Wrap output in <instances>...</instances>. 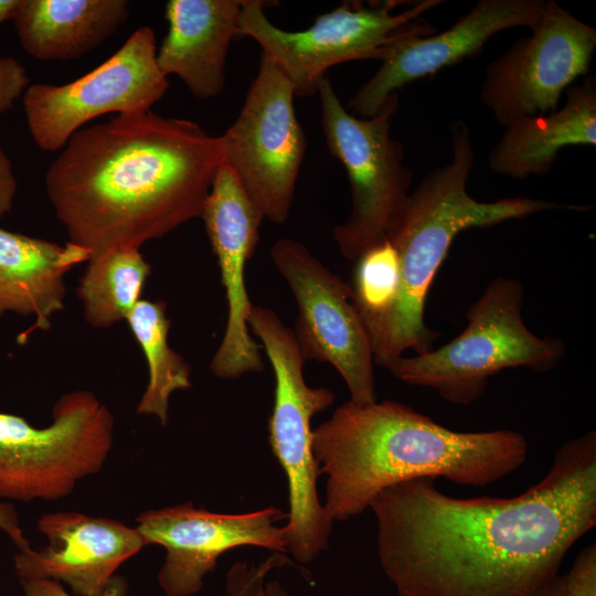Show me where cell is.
Instances as JSON below:
<instances>
[{"mask_svg":"<svg viewBox=\"0 0 596 596\" xmlns=\"http://www.w3.org/2000/svg\"><path fill=\"white\" fill-rule=\"evenodd\" d=\"M56 586H60V585H56ZM56 586H54V587H56ZM54 587L52 588V590L54 589ZM52 590H51V593H52ZM51 593H50V595H51ZM50 595H49V596H50Z\"/></svg>","mask_w":596,"mask_h":596,"instance_id":"31","label":"cell"},{"mask_svg":"<svg viewBox=\"0 0 596 596\" xmlns=\"http://www.w3.org/2000/svg\"><path fill=\"white\" fill-rule=\"evenodd\" d=\"M127 0H20L13 17L26 53L43 61L77 58L129 15Z\"/></svg>","mask_w":596,"mask_h":596,"instance_id":"21","label":"cell"},{"mask_svg":"<svg viewBox=\"0 0 596 596\" xmlns=\"http://www.w3.org/2000/svg\"><path fill=\"white\" fill-rule=\"evenodd\" d=\"M295 91L262 53L241 111L220 136L223 159L264 219L285 222L307 149L294 107Z\"/></svg>","mask_w":596,"mask_h":596,"instance_id":"10","label":"cell"},{"mask_svg":"<svg viewBox=\"0 0 596 596\" xmlns=\"http://www.w3.org/2000/svg\"><path fill=\"white\" fill-rule=\"evenodd\" d=\"M201 217L216 256L227 306L224 334L210 370L224 380L262 372L263 358L247 323L254 305L246 289L245 267L255 254L264 216L224 161L216 172Z\"/></svg>","mask_w":596,"mask_h":596,"instance_id":"15","label":"cell"},{"mask_svg":"<svg viewBox=\"0 0 596 596\" xmlns=\"http://www.w3.org/2000/svg\"><path fill=\"white\" fill-rule=\"evenodd\" d=\"M150 270L136 246L91 257L77 288L86 321L95 328H107L126 320L140 300Z\"/></svg>","mask_w":596,"mask_h":596,"instance_id":"22","label":"cell"},{"mask_svg":"<svg viewBox=\"0 0 596 596\" xmlns=\"http://www.w3.org/2000/svg\"><path fill=\"white\" fill-rule=\"evenodd\" d=\"M595 47V28L546 1L531 35L487 66L480 98L503 126L550 114L571 84L587 74Z\"/></svg>","mask_w":596,"mask_h":596,"instance_id":"13","label":"cell"},{"mask_svg":"<svg viewBox=\"0 0 596 596\" xmlns=\"http://www.w3.org/2000/svg\"><path fill=\"white\" fill-rule=\"evenodd\" d=\"M312 451L328 476L324 508L345 521L383 489L411 479L486 488L525 462L528 441L512 429L451 430L395 401H348L313 429Z\"/></svg>","mask_w":596,"mask_h":596,"instance_id":"3","label":"cell"},{"mask_svg":"<svg viewBox=\"0 0 596 596\" xmlns=\"http://www.w3.org/2000/svg\"><path fill=\"white\" fill-rule=\"evenodd\" d=\"M163 301L140 299L127 317L148 363L149 381L137 412L168 423L170 395L191 386L189 363L168 344L170 320Z\"/></svg>","mask_w":596,"mask_h":596,"instance_id":"23","label":"cell"},{"mask_svg":"<svg viewBox=\"0 0 596 596\" xmlns=\"http://www.w3.org/2000/svg\"><path fill=\"white\" fill-rule=\"evenodd\" d=\"M156 57L153 30L142 26L114 55L76 81L30 85L23 106L38 147L56 151L84 124L104 114L150 110L169 87Z\"/></svg>","mask_w":596,"mask_h":596,"instance_id":"12","label":"cell"},{"mask_svg":"<svg viewBox=\"0 0 596 596\" xmlns=\"http://www.w3.org/2000/svg\"><path fill=\"white\" fill-rule=\"evenodd\" d=\"M38 529L49 544L19 551L17 574L21 581L63 582L77 596H105L117 568L146 546L137 528L78 512L44 514Z\"/></svg>","mask_w":596,"mask_h":596,"instance_id":"17","label":"cell"},{"mask_svg":"<svg viewBox=\"0 0 596 596\" xmlns=\"http://www.w3.org/2000/svg\"><path fill=\"white\" fill-rule=\"evenodd\" d=\"M253 596H289L278 582H270L257 590Z\"/></svg>","mask_w":596,"mask_h":596,"instance_id":"30","label":"cell"},{"mask_svg":"<svg viewBox=\"0 0 596 596\" xmlns=\"http://www.w3.org/2000/svg\"><path fill=\"white\" fill-rule=\"evenodd\" d=\"M89 258L71 242L58 245L0 228V315L34 316L36 328L49 329L64 305V276Z\"/></svg>","mask_w":596,"mask_h":596,"instance_id":"20","label":"cell"},{"mask_svg":"<svg viewBox=\"0 0 596 596\" xmlns=\"http://www.w3.org/2000/svg\"><path fill=\"white\" fill-rule=\"evenodd\" d=\"M523 296L520 280L492 279L466 312L467 326L458 337L436 350L402 355L387 370L398 381L432 389L456 405L479 400L489 379L504 369L552 370L564 358L566 345L526 328Z\"/></svg>","mask_w":596,"mask_h":596,"instance_id":"5","label":"cell"},{"mask_svg":"<svg viewBox=\"0 0 596 596\" xmlns=\"http://www.w3.org/2000/svg\"><path fill=\"white\" fill-rule=\"evenodd\" d=\"M287 517L268 507L248 513H215L194 508L192 502L141 513L137 530L145 545L159 544L166 560L158 581L167 596H191L203 586L206 573L226 551L258 546L287 551L285 528L276 523Z\"/></svg>","mask_w":596,"mask_h":596,"instance_id":"14","label":"cell"},{"mask_svg":"<svg viewBox=\"0 0 596 596\" xmlns=\"http://www.w3.org/2000/svg\"><path fill=\"white\" fill-rule=\"evenodd\" d=\"M25 68L13 57H0V113L12 108L28 86Z\"/></svg>","mask_w":596,"mask_h":596,"instance_id":"26","label":"cell"},{"mask_svg":"<svg viewBox=\"0 0 596 596\" xmlns=\"http://www.w3.org/2000/svg\"><path fill=\"white\" fill-rule=\"evenodd\" d=\"M531 596H596V545L586 546L571 568L538 588Z\"/></svg>","mask_w":596,"mask_h":596,"instance_id":"25","label":"cell"},{"mask_svg":"<svg viewBox=\"0 0 596 596\" xmlns=\"http://www.w3.org/2000/svg\"><path fill=\"white\" fill-rule=\"evenodd\" d=\"M381 565L400 596H531L596 525V432L565 441L513 498H455L433 478L380 491Z\"/></svg>","mask_w":596,"mask_h":596,"instance_id":"1","label":"cell"},{"mask_svg":"<svg viewBox=\"0 0 596 596\" xmlns=\"http://www.w3.org/2000/svg\"><path fill=\"white\" fill-rule=\"evenodd\" d=\"M545 7L543 0H480L440 33L398 40L347 109L363 118L375 115L398 88L475 56L494 34L518 26L534 29Z\"/></svg>","mask_w":596,"mask_h":596,"instance_id":"16","label":"cell"},{"mask_svg":"<svg viewBox=\"0 0 596 596\" xmlns=\"http://www.w3.org/2000/svg\"><path fill=\"white\" fill-rule=\"evenodd\" d=\"M441 2L423 0L393 13L397 1L369 6L344 1L319 15L308 29L286 31L264 12L272 1L244 0L238 38L248 36L260 45L262 53L289 79L295 95L311 96L318 93L330 67L355 60H382L398 40L434 33V28L419 19Z\"/></svg>","mask_w":596,"mask_h":596,"instance_id":"7","label":"cell"},{"mask_svg":"<svg viewBox=\"0 0 596 596\" xmlns=\"http://www.w3.org/2000/svg\"><path fill=\"white\" fill-rule=\"evenodd\" d=\"M247 323L260 340L275 374L268 441L287 477V550L306 564L327 549L333 524L318 497L320 472L312 451L311 418L330 407L336 394L328 387L306 383L305 360L294 331L273 309L253 306Z\"/></svg>","mask_w":596,"mask_h":596,"instance_id":"6","label":"cell"},{"mask_svg":"<svg viewBox=\"0 0 596 596\" xmlns=\"http://www.w3.org/2000/svg\"><path fill=\"white\" fill-rule=\"evenodd\" d=\"M352 299L370 337L392 310L400 286L397 254L385 238L355 260Z\"/></svg>","mask_w":596,"mask_h":596,"instance_id":"24","label":"cell"},{"mask_svg":"<svg viewBox=\"0 0 596 596\" xmlns=\"http://www.w3.org/2000/svg\"><path fill=\"white\" fill-rule=\"evenodd\" d=\"M20 0H0V23L13 19Z\"/></svg>","mask_w":596,"mask_h":596,"instance_id":"29","label":"cell"},{"mask_svg":"<svg viewBox=\"0 0 596 596\" xmlns=\"http://www.w3.org/2000/svg\"><path fill=\"white\" fill-rule=\"evenodd\" d=\"M113 433L110 411L84 390L63 395L44 428L0 413V499L30 502L68 496L81 479L102 469Z\"/></svg>","mask_w":596,"mask_h":596,"instance_id":"9","label":"cell"},{"mask_svg":"<svg viewBox=\"0 0 596 596\" xmlns=\"http://www.w3.org/2000/svg\"><path fill=\"white\" fill-rule=\"evenodd\" d=\"M15 190L11 161L0 148V219L11 211Z\"/></svg>","mask_w":596,"mask_h":596,"instance_id":"27","label":"cell"},{"mask_svg":"<svg viewBox=\"0 0 596 596\" xmlns=\"http://www.w3.org/2000/svg\"><path fill=\"white\" fill-rule=\"evenodd\" d=\"M270 256L297 304L292 331L305 362L331 364L347 384L353 403L376 402L370 339L353 304L350 284L294 238L276 241Z\"/></svg>","mask_w":596,"mask_h":596,"instance_id":"11","label":"cell"},{"mask_svg":"<svg viewBox=\"0 0 596 596\" xmlns=\"http://www.w3.org/2000/svg\"><path fill=\"white\" fill-rule=\"evenodd\" d=\"M453 159L428 172L409 191L394 214L386 238L400 267L396 301L369 337L373 361L384 369L407 349L416 354L430 350L440 336L425 323V305L436 273L455 237L472 227H490L564 205L524 196L481 202L467 192L475 156L470 130L462 120L450 127Z\"/></svg>","mask_w":596,"mask_h":596,"instance_id":"4","label":"cell"},{"mask_svg":"<svg viewBox=\"0 0 596 596\" xmlns=\"http://www.w3.org/2000/svg\"><path fill=\"white\" fill-rule=\"evenodd\" d=\"M244 0H170L169 30L157 64L168 77L179 76L198 98L217 96L225 82V64Z\"/></svg>","mask_w":596,"mask_h":596,"instance_id":"18","label":"cell"},{"mask_svg":"<svg viewBox=\"0 0 596 596\" xmlns=\"http://www.w3.org/2000/svg\"><path fill=\"white\" fill-rule=\"evenodd\" d=\"M0 530L7 533L19 551L30 547L20 525L15 508L10 503L0 502Z\"/></svg>","mask_w":596,"mask_h":596,"instance_id":"28","label":"cell"},{"mask_svg":"<svg viewBox=\"0 0 596 596\" xmlns=\"http://www.w3.org/2000/svg\"><path fill=\"white\" fill-rule=\"evenodd\" d=\"M321 125L327 147L345 168L351 210L333 231L342 256L354 262L386 238V230L409 193L413 172L403 163L404 149L391 136L400 105L392 94L371 117L352 115L326 77L319 85Z\"/></svg>","mask_w":596,"mask_h":596,"instance_id":"8","label":"cell"},{"mask_svg":"<svg viewBox=\"0 0 596 596\" xmlns=\"http://www.w3.org/2000/svg\"><path fill=\"white\" fill-rule=\"evenodd\" d=\"M504 128L490 152L489 168L515 179L547 174L562 149L596 145L595 76L571 85L562 108L520 118Z\"/></svg>","mask_w":596,"mask_h":596,"instance_id":"19","label":"cell"},{"mask_svg":"<svg viewBox=\"0 0 596 596\" xmlns=\"http://www.w3.org/2000/svg\"><path fill=\"white\" fill-rule=\"evenodd\" d=\"M223 161L221 137L199 124L136 111L75 131L45 187L70 242L94 257L201 217Z\"/></svg>","mask_w":596,"mask_h":596,"instance_id":"2","label":"cell"}]
</instances>
